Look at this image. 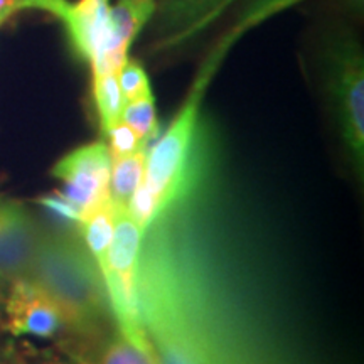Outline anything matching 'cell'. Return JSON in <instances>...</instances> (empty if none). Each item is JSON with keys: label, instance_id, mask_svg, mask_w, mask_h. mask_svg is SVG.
Returning a JSON list of instances; mask_svg holds the SVG:
<instances>
[{"label": "cell", "instance_id": "1", "mask_svg": "<svg viewBox=\"0 0 364 364\" xmlns=\"http://www.w3.org/2000/svg\"><path fill=\"white\" fill-rule=\"evenodd\" d=\"M243 33V29L235 26L215 46L199 68L188 97L167 130L159 135L152 149L147 150L144 179L127 206L144 233L182 203V199L194 189L196 177L201 176L208 164L213 130L209 118L203 113L204 93L223 58Z\"/></svg>", "mask_w": 364, "mask_h": 364}, {"label": "cell", "instance_id": "2", "mask_svg": "<svg viewBox=\"0 0 364 364\" xmlns=\"http://www.w3.org/2000/svg\"><path fill=\"white\" fill-rule=\"evenodd\" d=\"M29 279L61 309L66 331L91 336L112 314L102 272L80 236L41 231Z\"/></svg>", "mask_w": 364, "mask_h": 364}, {"label": "cell", "instance_id": "3", "mask_svg": "<svg viewBox=\"0 0 364 364\" xmlns=\"http://www.w3.org/2000/svg\"><path fill=\"white\" fill-rule=\"evenodd\" d=\"M326 86L341 142L359 179L364 169V56L353 36L341 34L327 43Z\"/></svg>", "mask_w": 364, "mask_h": 364}, {"label": "cell", "instance_id": "4", "mask_svg": "<svg viewBox=\"0 0 364 364\" xmlns=\"http://www.w3.org/2000/svg\"><path fill=\"white\" fill-rule=\"evenodd\" d=\"M144 231L129 213V208L115 203V226L102 277L107 289L112 316L117 329L129 338H145L139 302V268L142 258Z\"/></svg>", "mask_w": 364, "mask_h": 364}, {"label": "cell", "instance_id": "5", "mask_svg": "<svg viewBox=\"0 0 364 364\" xmlns=\"http://www.w3.org/2000/svg\"><path fill=\"white\" fill-rule=\"evenodd\" d=\"M112 157L107 144L91 142L73 149L54 164L51 176L61 182V193L86 213L112 198Z\"/></svg>", "mask_w": 364, "mask_h": 364}, {"label": "cell", "instance_id": "6", "mask_svg": "<svg viewBox=\"0 0 364 364\" xmlns=\"http://www.w3.org/2000/svg\"><path fill=\"white\" fill-rule=\"evenodd\" d=\"M36 9L65 26L73 51L86 63L102 53L110 39V0H19L17 11Z\"/></svg>", "mask_w": 364, "mask_h": 364}, {"label": "cell", "instance_id": "7", "mask_svg": "<svg viewBox=\"0 0 364 364\" xmlns=\"http://www.w3.org/2000/svg\"><path fill=\"white\" fill-rule=\"evenodd\" d=\"M4 329L14 338L53 339L66 331L61 309L29 277L12 280L2 306Z\"/></svg>", "mask_w": 364, "mask_h": 364}, {"label": "cell", "instance_id": "8", "mask_svg": "<svg viewBox=\"0 0 364 364\" xmlns=\"http://www.w3.org/2000/svg\"><path fill=\"white\" fill-rule=\"evenodd\" d=\"M41 228L24 203L0 199V279L29 277Z\"/></svg>", "mask_w": 364, "mask_h": 364}, {"label": "cell", "instance_id": "9", "mask_svg": "<svg viewBox=\"0 0 364 364\" xmlns=\"http://www.w3.org/2000/svg\"><path fill=\"white\" fill-rule=\"evenodd\" d=\"M230 0H159V29L166 36L164 44L171 46L193 38L206 27Z\"/></svg>", "mask_w": 364, "mask_h": 364}, {"label": "cell", "instance_id": "10", "mask_svg": "<svg viewBox=\"0 0 364 364\" xmlns=\"http://www.w3.org/2000/svg\"><path fill=\"white\" fill-rule=\"evenodd\" d=\"M113 226H115V201L112 198L86 213L78 226L80 238L98 265L100 272L107 263L113 238Z\"/></svg>", "mask_w": 364, "mask_h": 364}, {"label": "cell", "instance_id": "11", "mask_svg": "<svg viewBox=\"0 0 364 364\" xmlns=\"http://www.w3.org/2000/svg\"><path fill=\"white\" fill-rule=\"evenodd\" d=\"M145 162H147V149L127 157L112 159L110 194L117 204L129 206L132 196L144 179Z\"/></svg>", "mask_w": 364, "mask_h": 364}, {"label": "cell", "instance_id": "12", "mask_svg": "<svg viewBox=\"0 0 364 364\" xmlns=\"http://www.w3.org/2000/svg\"><path fill=\"white\" fill-rule=\"evenodd\" d=\"M97 364H157V356L150 338L132 339L117 329L105 341Z\"/></svg>", "mask_w": 364, "mask_h": 364}, {"label": "cell", "instance_id": "13", "mask_svg": "<svg viewBox=\"0 0 364 364\" xmlns=\"http://www.w3.org/2000/svg\"><path fill=\"white\" fill-rule=\"evenodd\" d=\"M120 73H102V75H91V90H93V102L97 107L100 127L105 134L112 125L122 120L124 110V97H122Z\"/></svg>", "mask_w": 364, "mask_h": 364}, {"label": "cell", "instance_id": "14", "mask_svg": "<svg viewBox=\"0 0 364 364\" xmlns=\"http://www.w3.org/2000/svg\"><path fill=\"white\" fill-rule=\"evenodd\" d=\"M122 122H125L132 130L135 132L144 142L159 136V120L156 103H154V93L142 97L134 102H127L122 110Z\"/></svg>", "mask_w": 364, "mask_h": 364}, {"label": "cell", "instance_id": "15", "mask_svg": "<svg viewBox=\"0 0 364 364\" xmlns=\"http://www.w3.org/2000/svg\"><path fill=\"white\" fill-rule=\"evenodd\" d=\"M118 81H120L122 97L125 103L154 93L147 71L144 70L142 63L136 59H127L125 65L122 66L120 75H118Z\"/></svg>", "mask_w": 364, "mask_h": 364}, {"label": "cell", "instance_id": "16", "mask_svg": "<svg viewBox=\"0 0 364 364\" xmlns=\"http://www.w3.org/2000/svg\"><path fill=\"white\" fill-rule=\"evenodd\" d=\"M105 136L108 139L107 147L112 159L132 156V154L139 152V150L147 149L149 145L122 120L105 132Z\"/></svg>", "mask_w": 364, "mask_h": 364}, {"label": "cell", "instance_id": "17", "mask_svg": "<svg viewBox=\"0 0 364 364\" xmlns=\"http://www.w3.org/2000/svg\"><path fill=\"white\" fill-rule=\"evenodd\" d=\"M36 203L41 208L51 215L54 220L63 223V225L78 228L80 223L83 221V211L78 206H75L66 196H63L59 191H53V193L43 194L36 199Z\"/></svg>", "mask_w": 364, "mask_h": 364}, {"label": "cell", "instance_id": "18", "mask_svg": "<svg viewBox=\"0 0 364 364\" xmlns=\"http://www.w3.org/2000/svg\"><path fill=\"white\" fill-rule=\"evenodd\" d=\"M295 2H299V0H248L245 11L241 12L238 26L243 27L245 31L252 29L262 21H265L267 17L284 11Z\"/></svg>", "mask_w": 364, "mask_h": 364}, {"label": "cell", "instance_id": "19", "mask_svg": "<svg viewBox=\"0 0 364 364\" xmlns=\"http://www.w3.org/2000/svg\"><path fill=\"white\" fill-rule=\"evenodd\" d=\"M19 0H0V19L7 21L12 14L17 12Z\"/></svg>", "mask_w": 364, "mask_h": 364}, {"label": "cell", "instance_id": "20", "mask_svg": "<svg viewBox=\"0 0 364 364\" xmlns=\"http://www.w3.org/2000/svg\"><path fill=\"white\" fill-rule=\"evenodd\" d=\"M39 364H71V361H68V359L61 358V356H49V358H46L44 361L39 363Z\"/></svg>", "mask_w": 364, "mask_h": 364}, {"label": "cell", "instance_id": "21", "mask_svg": "<svg viewBox=\"0 0 364 364\" xmlns=\"http://www.w3.org/2000/svg\"><path fill=\"white\" fill-rule=\"evenodd\" d=\"M75 361H76V364H97L95 361H91V359H86V358H81V356H76Z\"/></svg>", "mask_w": 364, "mask_h": 364}, {"label": "cell", "instance_id": "22", "mask_svg": "<svg viewBox=\"0 0 364 364\" xmlns=\"http://www.w3.org/2000/svg\"><path fill=\"white\" fill-rule=\"evenodd\" d=\"M2 279H0V316H2V306H4V289H2Z\"/></svg>", "mask_w": 364, "mask_h": 364}, {"label": "cell", "instance_id": "23", "mask_svg": "<svg viewBox=\"0 0 364 364\" xmlns=\"http://www.w3.org/2000/svg\"><path fill=\"white\" fill-rule=\"evenodd\" d=\"M215 364H233V363H230V361H225V359H223V358L220 356V358H218L216 361H215Z\"/></svg>", "mask_w": 364, "mask_h": 364}, {"label": "cell", "instance_id": "24", "mask_svg": "<svg viewBox=\"0 0 364 364\" xmlns=\"http://www.w3.org/2000/svg\"><path fill=\"white\" fill-rule=\"evenodd\" d=\"M4 22H6V21H4V19H0V26H2V24H4Z\"/></svg>", "mask_w": 364, "mask_h": 364}, {"label": "cell", "instance_id": "25", "mask_svg": "<svg viewBox=\"0 0 364 364\" xmlns=\"http://www.w3.org/2000/svg\"><path fill=\"white\" fill-rule=\"evenodd\" d=\"M0 364H9V363H6V361H0Z\"/></svg>", "mask_w": 364, "mask_h": 364}, {"label": "cell", "instance_id": "26", "mask_svg": "<svg viewBox=\"0 0 364 364\" xmlns=\"http://www.w3.org/2000/svg\"><path fill=\"white\" fill-rule=\"evenodd\" d=\"M156 2H159V0H156Z\"/></svg>", "mask_w": 364, "mask_h": 364}]
</instances>
